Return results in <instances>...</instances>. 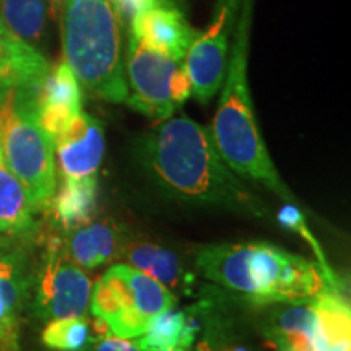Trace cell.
Segmentation results:
<instances>
[{
  "label": "cell",
  "instance_id": "obj_1",
  "mask_svg": "<svg viewBox=\"0 0 351 351\" xmlns=\"http://www.w3.org/2000/svg\"><path fill=\"white\" fill-rule=\"evenodd\" d=\"M150 181L171 199L262 215L263 208L219 155L212 130L186 116L168 117L137 145Z\"/></svg>",
  "mask_w": 351,
  "mask_h": 351
},
{
  "label": "cell",
  "instance_id": "obj_2",
  "mask_svg": "<svg viewBox=\"0 0 351 351\" xmlns=\"http://www.w3.org/2000/svg\"><path fill=\"white\" fill-rule=\"evenodd\" d=\"M195 265L210 282L256 304L304 301L327 289L317 263L269 243L204 245Z\"/></svg>",
  "mask_w": 351,
  "mask_h": 351
},
{
  "label": "cell",
  "instance_id": "obj_3",
  "mask_svg": "<svg viewBox=\"0 0 351 351\" xmlns=\"http://www.w3.org/2000/svg\"><path fill=\"white\" fill-rule=\"evenodd\" d=\"M252 5L254 0H243L241 3L234 28V43L213 119L212 135L219 155L232 173L249 181L262 182L276 195L295 202V195L280 179L254 116L247 82Z\"/></svg>",
  "mask_w": 351,
  "mask_h": 351
},
{
  "label": "cell",
  "instance_id": "obj_4",
  "mask_svg": "<svg viewBox=\"0 0 351 351\" xmlns=\"http://www.w3.org/2000/svg\"><path fill=\"white\" fill-rule=\"evenodd\" d=\"M64 57L90 95L111 103L127 99L122 19L112 0H65Z\"/></svg>",
  "mask_w": 351,
  "mask_h": 351
},
{
  "label": "cell",
  "instance_id": "obj_5",
  "mask_svg": "<svg viewBox=\"0 0 351 351\" xmlns=\"http://www.w3.org/2000/svg\"><path fill=\"white\" fill-rule=\"evenodd\" d=\"M0 150L34 212L47 210L57 187L54 145L39 125L36 101L15 86H0Z\"/></svg>",
  "mask_w": 351,
  "mask_h": 351
},
{
  "label": "cell",
  "instance_id": "obj_6",
  "mask_svg": "<svg viewBox=\"0 0 351 351\" xmlns=\"http://www.w3.org/2000/svg\"><path fill=\"white\" fill-rule=\"evenodd\" d=\"M176 304L173 291L129 263L112 265L91 287V314L122 339L143 335L153 315Z\"/></svg>",
  "mask_w": 351,
  "mask_h": 351
},
{
  "label": "cell",
  "instance_id": "obj_7",
  "mask_svg": "<svg viewBox=\"0 0 351 351\" xmlns=\"http://www.w3.org/2000/svg\"><path fill=\"white\" fill-rule=\"evenodd\" d=\"M127 103L156 121L171 117L192 95L182 62L148 46L130 33L125 52Z\"/></svg>",
  "mask_w": 351,
  "mask_h": 351
},
{
  "label": "cell",
  "instance_id": "obj_8",
  "mask_svg": "<svg viewBox=\"0 0 351 351\" xmlns=\"http://www.w3.org/2000/svg\"><path fill=\"white\" fill-rule=\"evenodd\" d=\"M90 296V276L67 256L62 239L51 238L38 274L33 314L41 320L83 315Z\"/></svg>",
  "mask_w": 351,
  "mask_h": 351
},
{
  "label": "cell",
  "instance_id": "obj_9",
  "mask_svg": "<svg viewBox=\"0 0 351 351\" xmlns=\"http://www.w3.org/2000/svg\"><path fill=\"white\" fill-rule=\"evenodd\" d=\"M243 0H218L213 20L204 33H197L182 65L191 80L192 95L208 103L221 90L230 62V39L238 21Z\"/></svg>",
  "mask_w": 351,
  "mask_h": 351
},
{
  "label": "cell",
  "instance_id": "obj_10",
  "mask_svg": "<svg viewBox=\"0 0 351 351\" xmlns=\"http://www.w3.org/2000/svg\"><path fill=\"white\" fill-rule=\"evenodd\" d=\"M64 179L95 176L104 156V130L98 119L80 112L52 140Z\"/></svg>",
  "mask_w": 351,
  "mask_h": 351
},
{
  "label": "cell",
  "instance_id": "obj_11",
  "mask_svg": "<svg viewBox=\"0 0 351 351\" xmlns=\"http://www.w3.org/2000/svg\"><path fill=\"white\" fill-rule=\"evenodd\" d=\"M130 25L132 34L179 62H182L189 46L199 33L189 25L184 13L168 0H156L155 5L138 13Z\"/></svg>",
  "mask_w": 351,
  "mask_h": 351
},
{
  "label": "cell",
  "instance_id": "obj_12",
  "mask_svg": "<svg viewBox=\"0 0 351 351\" xmlns=\"http://www.w3.org/2000/svg\"><path fill=\"white\" fill-rule=\"evenodd\" d=\"M28 278L16 252L0 254V351H20V313Z\"/></svg>",
  "mask_w": 351,
  "mask_h": 351
},
{
  "label": "cell",
  "instance_id": "obj_13",
  "mask_svg": "<svg viewBox=\"0 0 351 351\" xmlns=\"http://www.w3.org/2000/svg\"><path fill=\"white\" fill-rule=\"evenodd\" d=\"M124 236L111 221H90L85 226L67 231L64 247L67 256L82 269L96 267L117 261L125 249Z\"/></svg>",
  "mask_w": 351,
  "mask_h": 351
},
{
  "label": "cell",
  "instance_id": "obj_14",
  "mask_svg": "<svg viewBox=\"0 0 351 351\" xmlns=\"http://www.w3.org/2000/svg\"><path fill=\"white\" fill-rule=\"evenodd\" d=\"M49 69L36 47L13 38L0 21V86H15L36 96Z\"/></svg>",
  "mask_w": 351,
  "mask_h": 351
},
{
  "label": "cell",
  "instance_id": "obj_15",
  "mask_svg": "<svg viewBox=\"0 0 351 351\" xmlns=\"http://www.w3.org/2000/svg\"><path fill=\"white\" fill-rule=\"evenodd\" d=\"M271 315L267 335L278 351H317V315L313 298L283 302Z\"/></svg>",
  "mask_w": 351,
  "mask_h": 351
},
{
  "label": "cell",
  "instance_id": "obj_16",
  "mask_svg": "<svg viewBox=\"0 0 351 351\" xmlns=\"http://www.w3.org/2000/svg\"><path fill=\"white\" fill-rule=\"evenodd\" d=\"M122 256L129 265L165 285L169 291L187 293L191 287L192 275L184 269L178 254L163 245L148 241H130L125 244Z\"/></svg>",
  "mask_w": 351,
  "mask_h": 351
},
{
  "label": "cell",
  "instance_id": "obj_17",
  "mask_svg": "<svg viewBox=\"0 0 351 351\" xmlns=\"http://www.w3.org/2000/svg\"><path fill=\"white\" fill-rule=\"evenodd\" d=\"M98 181L96 176L64 179L56 187L49 208L57 225L65 231L77 230L91 221L98 207Z\"/></svg>",
  "mask_w": 351,
  "mask_h": 351
},
{
  "label": "cell",
  "instance_id": "obj_18",
  "mask_svg": "<svg viewBox=\"0 0 351 351\" xmlns=\"http://www.w3.org/2000/svg\"><path fill=\"white\" fill-rule=\"evenodd\" d=\"M200 322L189 311H168L153 315L147 330L137 341L140 351H155L163 348L189 350L194 345L197 333L200 332Z\"/></svg>",
  "mask_w": 351,
  "mask_h": 351
},
{
  "label": "cell",
  "instance_id": "obj_19",
  "mask_svg": "<svg viewBox=\"0 0 351 351\" xmlns=\"http://www.w3.org/2000/svg\"><path fill=\"white\" fill-rule=\"evenodd\" d=\"M33 213L28 192L0 150V232L23 234L32 231Z\"/></svg>",
  "mask_w": 351,
  "mask_h": 351
},
{
  "label": "cell",
  "instance_id": "obj_20",
  "mask_svg": "<svg viewBox=\"0 0 351 351\" xmlns=\"http://www.w3.org/2000/svg\"><path fill=\"white\" fill-rule=\"evenodd\" d=\"M46 0H0V21L13 38L36 47L46 29Z\"/></svg>",
  "mask_w": 351,
  "mask_h": 351
},
{
  "label": "cell",
  "instance_id": "obj_21",
  "mask_svg": "<svg viewBox=\"0 0 351 351\" xmlns=\"http://www.w3.org/2000/svg\"><path fill=\"white\" fill-rule=\"evenodd\" d=\"M36 109L56 106L82 112V86L67 64L60 62L49 69L36 91Z\"/></svg>",
  "mask_w": 351,
  "mask_h": 351
},
{
  "label": "cell",
  "instance_id": "obj_22",
  "mask_svg": "<svg viewBox=\"0 0 351 351\" xmlns=\"http://www.w3.org/2000/svg\"><path fill=\"white\" fill-rule=\"evenodd\" d=\"M93 339L91 322L85 315L47 320L41 340L52 351H82Z\"/></svg>",
  "mask_w": 351,
  "mask_h": 351
},
{
  "label": "cell",
  "instance_id": "obj_23",
  "mask_svg": "<svg viewBox=\"0 0 351 351\" xmlns=\"http://www.w3.org/2000/svg\"><path fill=\"white\" fill-rule=\"evenodd\" d=\"M278 221L283 228L296 232V234H300L302 239H306L307 243H309V245L313 247V251L315 254V257H317V267H319L320 274H322L324 283H326L327 289L328 291L341 293L339 278H337L335 274H333L332 267L328 265L326 254H324V251H322V245L319 244V241L314 238V234L311 232L309 228H307L304 215H302L301 210L293 204L285 205V207L280 210V213H278Z\"/></svg>",
  "mask_w": 351,
  "mask_h": 351
},
{
  "label": "cell",
  "instance_id": "obj_24",
  "mask_svg": "<svg viewBox=\"0 0 351 351\" xmlns=\"http://www.w3.org/2000/svg\"><path fill=\"white\" fill-rule=\"evenodd\" d=\"M82 351H140V348L130 339H122L109 333L104 337H93Z\"/></svg>",
  "mask_w": 351,
  "mask_h": 351
},
{
  "label": "cell",
  "instance_id": "obj_25",
  "mask_svg": "<svg viewBox=\"0 0 351 351\" xmlns=\"http://www.w3.org/2000/svg\"><path fill=\"white\" fill-rule=\"evenodd\" d=\"M116 5L117 12H119L122 20L132 21L138 13H142L148 8L155 5L156 0H112Z\"/></svg>",
  "mask_w": 351,
  "mask_h": 351
},
{
  "label": "cell",
  "instance_id": "obj_26",
  "mask_svg": "<svg viewBox=\"0 0 351 351\" xmlns=\"http://www.w3.org/2000/svg\"><path fill=\"white\" fill-rule=\"evenodd\" d=\"M155 351H189V350H182V348H163V350H155ZM197 351H205V343H200Z\"/></svg>",
  "mask_w": 351,
  "mask_h": 351
},
{
  "label": "cell",
  "instance_id": "obj_27",
  "mask_svg": "<svg viewBox=\"0 0 351 351\" xmlns=\"http://www.w3.org/2000/svg\"><path fill=\"white\" fill-rule=\"evenodd\" d=\"M205 351H213V350L210 348L207 343H205ZM228 351H249V350L244 348V346H238V348H232V350H228Z\"/></svg>",
  "mask_w": 351,
  "mask_h": 351
}]
</instances>
